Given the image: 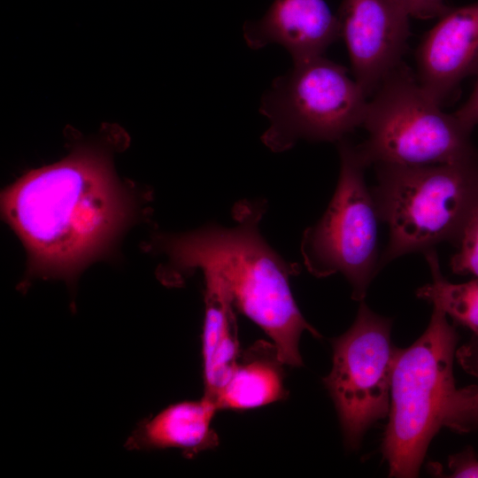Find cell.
I'll list each match as a JSON object with an SVG mask.
<instances>
[{
  "label": "cell",
  "mask_w": 478,
  "mask_h": 478,
  "mask_svg": "<svg viewBox=\"0 0 478 478\" xmlns=\"http://www.w3.org/2000/svg\"><path fill=\"white\" fill-rule=\"evenodd\" d=\"M2 207L27 250V277L71 283L109 250L133 214L108 153L90 145L24 174L4 190Z\"/></svg>",
  "instance_id": "1"
},
{
  "label": "cell",
  "mask_w": 478,
  "mask_h": 478,
  "mask_svg": "<svg viewBox=\"0 0 478 478\" xmlns=\"http://www.w3.org/2000/svg\"><path fill=\"white\" fill-rule=\"evenodd\" d=\"M266 212L265 199H243L233 207L232 226L210 223L187 233L158 235L155 246L167 258L159 277L173 286L195 271L219 279L235 308L273 340L281 361L301 366L302 333L320 335L305 320L291 292L290 277L300 266L284 259L260 232Z\"/></svg>",
  "instance_id": "2"
},
{
  "label": "cell",
  "mask_w": 478,
  "mask_h": 478,
  "mask_svg": "<svg viewBox=\"0 0 478 478\" xmlns=\"http://www.w3.org/2000/svg\"><path fill=\"white\" fill-rule=\"evenodd\" d=\"M371 189L389 242L381 269L408 253L458 245L478 206V157L458 163L422 166L377 164Z\"/></svg>",
  "instance_id": "3"
},
{
  "label": "cell",
  "mask_w": 478,
  "mask_h": 478,
  "mask_svg": "<svg viewBox=\"0 0 478 478\" xmlns=\"http://www.w3.org/2000/svg\"><path fill=\"white\" fill-rule=\"evenodd\" d=\"M458 334L447 315L434 307L429 324L394 364L389 422L382 443L389 475L415 477L441 427L448 398L456 389L453 358Z\"/></svg>",
  "instance_id": "4"
},
{
  "label": "cell",
  "mask_w": 478,
  "mask_h": 478,
  "mask_svg": "<svg viewBox=\"0 0 478 478\" xmlns=\"http://www.w3.org/2000/svg\"><path fill=\"white\" fill-rule=\"evenodd\" d=\"M362 127L367 137L356 147L366 166L451 164L478 157L472 130L454 112H445L404 62L369 96Z\"/></svg>",
  "instance_id": "5"
},
{
  "label": "cell",
  "mask_w": 478,
  "mask_h": 478,
  "mask_svg": "<svg viewBox=\"0 0 478 478\" xmlns=\"http://www.w3.org/2000/svg\"><path fill=\"white\" fill-rule=\"evenodd\" d=\"M293 63L260 99L269 150L283 152L300 140L338 143L363 126L369 97L345 66L324 55Z\"/></svg>",
  "instance_id": "6"
},
{
  "label": "cell",
  "mask_w": 478,
  "mask_h": 478,
  "mask_svg": "<svg viewBox=\"0 0 478 478\" xmlns=\"http://www.w3.org/2000/svg\"><path fill=\"white\" fill-rule=\"evenodd\" d=\"M337 143L340 172L335 193L322 217L302 236L301 254L306 269L318 278L342 274L351 297L364 300L381 270L378 223L371 189L365 181L367 167L356 144L346 138Z\"/></svg>",
  "instance_id": "7"
},
{
  "label": "cell",
  "mask_w": 478,
  "mask_h": 478,
  "mask_svg": "<svg viewBox=\"0 0 478 478\" xmlns=\"http://www.w3.org/2000/svg\"><path fill=\"white\" fill-rule=\"evenodd\" d=\"M391 324L362 300L351 327L332 341V369L323 382L335 404L345 445L351 450L389 412L398 351L391 343Z\"/></svg>",
  "instance_id": "8"
},
{
  "label": "cell",
  "mask_w": 478,
  "mask_h": 478,
  "mask_svg": "<svg viewBox=\"0 0 478 478\" xmlns=\"http://www.w3.org/2000/svg\"><path fill=\"white\" fill-rule=\"evenodd\" d=\"M336 17L353 77L369 97L403 62L411 18L397 0H342Z\"/></svg>",
  "instance_id": "9"
},
{
  "label": "cell",
  "mask_w": 478,
  "mask_h": 478,
  "mask_svg": "<svg viewBox=\"0 0 478 478\" xmlns=\"http://www.w3.org/2000/svg\"><path fill=\"white\" fill-rule=\"evenodd\" d=\"M415 50V76L440 105L467 77L478 74V1L449 9Z\"/></svg>",
  "instance_id": "10"
},
{
  "label": "cell",
  "mask_w": 478,
  "mask_h": 478,
  "mask_svg": "<svg viewBox=\"0 0 478 478\" xmlns=\"http://www.w3.org/2000/svg\"><path fill=\"white\" fill-rule=\"evenodd\" d=\"M243 32L249 48L276 43L293 62L323 56L340 38L337 17L325 0H274L259 19L246 21Z\"/></svg>",
  "instance_id": "11"
},
{
  "label": "cell",
  "mask_w": 478,
  "mask_h": 478,
  "mask_svg": "<svg viewBox=\"0 0 478 478\" xmlns=\"http://www.w3.org/2000/svg\"><path fill=\"white\" fill-rule=\"evenodd\" d=\"M217 411L215 402L205 396L170 405L142 420L125 447L131 451L178 449L185 457L193 458L218 445V435L212 428Z\"/></svg>",
  "instance_id": "12"
},
{
  "label": "cell",
  "mask_w": 478,
  "mask_h": 478,
  "mask_svg": "<svg viewBox=\"0 0 478 478\" xmlns=\"http://www.w3.org/2000/svg\"><path fill=\"white\" fill-rule=\"evenodd\" d=\"M204 320L202 335L204 396L214 399L239 361L234 304L217 278L204 276Z\"/></svg>",
  "instance_id": "13"
},
{
  "label": "cell",
  "mask_w": 478,
  "mask_h": 478,
  "mask_svg": "<svg viewBox=\"0 0 478 478\" xmlns=\"http://www.w3.org/2000/svg\"><path fill=\"white\" fill-rule=\"evenodd\" d=\"M283 365L274 343L257 342L243 353L215 397L218 411H243L284 398Z\"/></svg>",
  "instance_id": "14"
},
{
  "label": "cell",
  "mask_w": 478,
  "mask_h": 478,
  "mask_svg": "<svg viewBox=\"0 0 478 478\" xmlns=\"http://www.w3.org/2000/svg\"><path fill=\"white\" fill-rule=\"evenodd\" d=\"M424 255L432 281L419 288L416 296L442 310L478 337V278L464 283H452L443 275L436 250H429Z\"/></svg>",
  "instance_id": "15"
},
{
  "label": "cell",
  "mask_w": 478,
  "mask_h": 478,
  "mask_svg": "<svg viewBox=\"0 0 478 478\" xmlns=\"http://www.w3.org/2000/svg\"><path fill=\"white\" fill-rule=\"evenodd\" d=\"M461 367L478 379V337L456 351ZM443 426L459 433L478 428V385L456 389L447 400Z\"/></svg>",
  "instance_id": "16"
},
{
  "label": "cell",
  "mask_w": 478,
  "mask_h": 478,
  "mask_svg": "<svg viewBox=\"0 0 478 478\" xmlns=\"http://www.w3.org/2000/svg\"><path fill=\"white\" fill-rule=\"evenodd\" d=\"M450 261L452 273L478 278V206L470 217Z\"/></svg>",
  "instance_id": "17"
},
{
  "label": "cell",
  "mask_w": 478,
  "mask_h": 478,
  "mask_svg": "<svg viewBox=\"0 0 478 478\" xmlns=\"http://www.w3.org/2000/svg\"><path fill=\"white\" fill-rule=\"evenodd\" d=\"M410 18L433 19L443 14L449 5L445 0H397Z\"/></svg>",
  "instance_id": "18"
},
{
  "label": "cell",
  "mask_w": 478,
  "mask_h": 478,
  "mask_svg": "<svg viewBox=\"0 0 478 478\" xmlns=\"http://www.w3.org/2000/svg\"><path fill=\"white\" fill-rule=\"evenodd\" d=\"M451 477H478V458L469 447L449 459Z\"/></svg>",
  "instance_id": "19"
},
{
  "label": "cell",
  "mask_w": 478,
  "mask_h": 478,
  "mask_svg": "<svg viewBox=\"0 0 478 478\" xmlns=\"http://www.w3.org/2000/svg\"><path fill=\"white\" fill-rule=\"evenodd\" d=\"M454 113L472 131L478 125V79L469 97Z\"/></svg>",
  "instance_id": "20"
}]
</instances>
